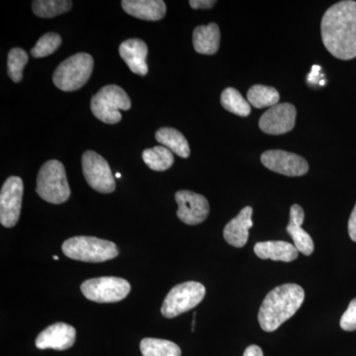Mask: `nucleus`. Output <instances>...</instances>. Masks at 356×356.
I'll return each mask as SVG.
<instances>
[{"label": "nucleus", "mask_w": 356, "mask_h": 356, "mask_svg": "<svg viewBox=\"0 0 356 356\" xmlns=\"http://www.w3.org/2000/svg\"><path fill=\"white\" fill-rule=\"evenodd\" d=\"M145 163L154 172H165L172 168L175 163L172 152L168 147L156 146L143 152Z\"/></svg>", "instance_id": "nucleus-21"}, {"label": "nucleus", "mask_w": 356, "mask_h": 356, "mask_svg": "<svg viewBox=\"0 0 356 356\" xmlns=\"http://www.w3.org/2000/svg\"><path fill=\"white\" fill-rule=\"evenodd\" d=\"M37 193L51 204H63L70 196L65 166L60 161L51 159L42 166L37 178Z\"/></svg>", "instance_id": "nucleus-4"}, {"label": "nucleus", "mask_w": 356, "mask_h": 356, "mask_svg": "<svg viewBox=\"0 0 356 356\" xmlns=\"http://www.w3.org/2000/svg\"><path fill=\"white\" fill-rule=\"evenodd\" d=\"M327 50L339 60L356 57V1L344 0L330 7L321 23Z\"/></svg>", "instance_id": "nucleus-1"}, {"label": "nucleus", "mask_w": 356, "mask_h": 356, "mask_svg": "<svg viewBox=\"0 0 356 356\" xmlns=\"http://www.w3.org/2000/svg\"><path fill=\"white\" fill-rule=\"evenodd\" d=\"M54 259H55V261H58V257H57V255H55V257H54Z\"/></svg>", "instance_id": "nucleus-34"}, {"label": "nucleus", "mask_w": 356, "mask_h": 356, "mask_svg": "<svg viewBox=\"0 0 356 356\" xmlns=\"http://www.w3.org/2000/svg\"><path fill=\"white\" fill-rule=\"evenodd\" d=\"M305 299L303 288L294 283L280 285L266 295L259 312V322L264 332L276 331L296 314Z\"/></svg>", "instance_id": "nucleus-2"}, {"label": "nucleus", "mask_w": 356, "mask_h": 356, "mask_svg": "<svg viewBox=\"0 0 356 356\" xmlns=\"http://www.w3.org/2000/svg\"><path fill=\"white\" fill-rule=\"evenodd\" d=\"M348 234L351 240L356 243V204L348 221Z\"/></svg>", "instance_id": "nucleus-31"}, {"label": "nucleus", "mask_w": 356, "mask_h": 356, "mask_svg": "<svg viewBox=\"0 0 356 356\" xmlns=\"http://www.w3.org/2000/svg\"><path fill=\"white\" fill-rule=\"evenodd\" d=\"M262 165L274 172L287 177H302L309 170V165L305 159L293 153L271 149L261 154Z\"/></svg>", "instance_id": "nucleus-12"}, {"label": "nucleus", "mask_w": 356, "mask_h": 356, "mask_svg": "<svg viewBox=\"0 0 356 356\" xmlns=\"http://www.w3.org/2000/svg\"><path fill=\"white\" fill-rule=\"evenodd\" d=\"M121 58L134 74L146 76L149 72L147 65V46L140 39H129L119 48Z\"/></svg>", "instance_id": "nucleus-15"}, {"label": "nucleus", "mask_w": 356, "mask_h": 356, "mask_svg": "<svg viewBox=\"0 0 356 356\" xmlns=\"http://www.w3.org/2000/svg\"><path fill=\"white\" fill-rule=\"evenodd\" d=\"M121 4L126 13L142 20L159 21L166 13L165 1L161 0H124Z\"/></svg>", "instance_id": "nucleus-17"}, {"label": "nucleus", "mask_w": 356, "mask_h": 356, "mask_svg": "<svg viewBox=\"0 0 356 356\" xmlns=\"http://www.w3.org/2000/svg\"><path fill=\"white\" fill-rule=\"evenodd\" d=\"M28 63L27 53L23 49H11L7 58V70L8 76L14 83H20L23 79V70Z\"/></svg>", "instance_id": "nucleus-27"}, {"label": "nucleus", "mask_w": 356, "mask_h": 356, "mask_svg": "<svg viewBox=\"0 0 356 356\" xmlns=\"http://www.w3.org/2000/svg\"><path fill=\"white\" fill-rule=\"evenodd\" d=\"M175 201L178 205L177 212L178 219L184 224H200L207 219L210 212L209 202L200 194L189 191H180L175 194Z\"/></svg>", "instance_id": "nucleus-11"}, {"label": "nucleus", "mask_w": 356, "mask_h": 356, "mask_svg": "<svg viewBox=\"0 0 356 356\" xmlns=\"http://www.w3.org/2000/svg\"><path fill=\"white\" fill-rule=\"evenodd\" d=\"M220 39L221 34L216 23L198 26L193 32V47L198 54L214 55L219 50Z\"/></svg>", "instance_id": "nucleus-19"}, {"label": "nucleus", "mask_w": 356, "mask_h": 356, "mask_svg": "<svg viewBox=\"0 0 356 356\" xmlns=\"http://www.w3.org/2000/svg\"><path fill=\"white\" fill-rule=\"evenodd\" d=\"M83 172L89 186L100 193H111L116 188L113 173L106 159L93 151L83 154Z\"/></svg>", "instance_id": "nucleus-9"}, {"label": "nucleus", "mask_w": 356, "mask_h": 356, "mask_svg": "<svg viewBox=\"0 0 356 356\" xmlns=\"http://www.w3.org/2000/svg\"><path fill=\"white\" fill-rule=\"evenodd\" d=\"M62 44V38L56 33H47L37 42L36 46L31 50V55L34 58H44L50 56L58 50Z\"/></svg>", "instance_id": "nucleus-28"}, {"label": "nucleus", "mask_w": 356, "mask_h": 356, "mask_svg": "<svg viewBox=\"0 0 356 356\" xmlns=\"http://www.w3.org/2000/svg\"><path fill=\"white\" fill-rule=\"evenodd\" d=\"M76 337V331L72 325L56 323L40 332L35 343L39 350H65L74 346Z\"/></svg>", "instance_id": "nucleus-14"}, {"label": "nucleus", "mask_w": 356, "mask_h": 356, "mask_svg": "<svg viewBox=\"0 0 356 356\" xmlns=\"http://www.w3.org/2000/svg\"><path fill=\"white\" fill-rule=\"evenodd\" d=\"M116 177L117 178H120L121 177V173L117 172L116 173Z\"/></svg>", "instance_id": "nucleus-33"}, {"label": "nucleus", "mask_w": 356, "mask_h": 356, "mask_svg": "<svg viewBox=\"0 0 356 356\" xmlns=\"http://www.w3.org/2000/svg\"><path fill=\"white\" fill-rule=\"evenodd\" d=\"M252 216V208L247 206L226 225L224 238L229 245L235 248L245 247L248 240V231L254 225Z\"/></svg>", "instance_id": "nucleus-16"}, {"label": "nucleus", "mask_w": 356, "mask_h": 356, "mask_svg": "<svg viewBox=\"0 0 356 356\" xmlns=\"http://www.w3.org/2000/svg\"><path fill=\"white\" fill-rule=\"evenodd\" d=\"M189 4L193 9H208L216 4L214 0H191Z\"/></svg>", "instance_id": "nucleus-30"}, {"label": "nucleus", "mask_w": 356, "mask_h": 356, "mask_svg": "<svg viewBox=\"0 0 356 356\" xmlns=\"http://www.w3.org/2000/svg\"><path fill=\"white\" fill-rule=\"evenodd\" d=\"M130 97L120 86L110 84L98 91L91 99L90 108L93 115L107 124H117L121 121L120 110L131 108Z\"/></svg>", "instance_id": "nucleus-5"}, {"label": "nucleus", "mask_w": 356, "mask_h": 356, "mask_svg": "<svg viewBox=\"0 0 356 356\" xmlns=\"http://www.w3.org/2000/svg\"><path fill=\"white\" fill-rule=\"evenodd\" d=\"M221 104L227 111L238 115V116L247 117L252 112L250 104L248 100H245L243 95L233 88H228L222 91Z\"/></svg>", "instance_id": "nucleus-24"}, {"label": "nucleus", "mask_w": 356, "mask_h": 356, "mask_svg": "<svg viewBox=\"0 0 356 356\" xmlns=\"http://www.w3.org/2000/svg\"><path fill=\"white\" fill-rule=\"evenodd\" d=\"M341 329L346 332L356 331V298L350 302L339 322Z\"/></svg>", "instance_id": "nucleus-29"}, {"label": "nucleus", "mask_w": 356, "mask_h": 356, "mask_svg": "<svg viewBox=\"0 0 356 356\" xmlns=\"http://www.w3.org/2000/svg\"><path fill=\"white\" fill-rule=\"evenodd\" d=\"M23 181L20 177L7 178L0 192V222L6 228H13L17 224L22 204Z\"/></svg>", "instance_id": "nucleus-10"}, {"label": "nucleus", "mask_w": 356, "mask_h": 356, "mask_svg": "<svg viewBox=\"0 0 356 356\" xmlns=\"http://www.w3.org/2000/svg\"><path fill=\"white\" fill-rule=\"evenodd\" d=\"M81 290L86 298L96 303H116L128 296L131 285L123 278L108 276L84 281Z\"/></svg>", "instance_id": "nucleus-8"}, {"label": "nucleus", "mask_w": 356, "mask_h": 356, "mask_svg": "<svg viewBox=\"0 0 356 356\" xmlns=\"http://www.w3.org/2000/svg\"><path fill=\"white\" fill-rule=\"evenodd\" d=\"M65 257L74 261L103 262L118 257L119 250L114 243L95 236H79L63 243Z\"/></svg>", "instance_id": "nucleus-3"}, {"label": "nucleus", "mask_w": 356, "mask_h": 356, "mask_svg": "<svg viewBox=\"0 0 356 356\" xmlns=\"http://www.w3.org/2000/svg\"><path fill=\"white\" fill-rule=\"evenodd\" d=\"M302 225L289 222L287 226V233L291 236L295 248L304 255H311L315 250L313 238L302 229Z\"/></svg>", "instance_id": "nucleus-26"}, {"label": "nucleus", "mask_w": 356, "mask_h": 356, "mask_svg": "<svg viewBox=\"0 0 356 356\" xmlns=\"http://www.w3.org/2000/svg\"><path fill=\"white\" fill-rule=\"evenodd\" d=\"M254 250L259 259H273L275 261H293L298 257L299 254L294 245L282 241L257 243Z\"/></svg>", "instance_id": "nucleus-18"}, {"label": "nucleus", "mask_w": 356, "mask_h": 356, "mask_svg": "<svg viewBox=\"0 0 356 356\" xmlns=\"http://www.w3.org/2000/svg\"><path fill=\"white\" fill-rule=\"evenodd\" d=\"M296 115L294 105L281 103L270 107L262 115L259 120V128L262 132L269 135H281L290 132L294 128Z\"/></svg>", "instance_id": "nucleus-13"}, {"label": "nucleus", "mask_w": 356, "mask_h": 356, "mask_svg": "<svg viewBox=\"0 0 356 356\" xmlns=\"http://www.w3.org/2000/svg\"><path fill=\"white\" fill-rule=\"evenodd\" d=\"M72 2L67 0H36L33 1V13L41 18H51L67 13Z\"/></svg>", "instance_id": "nucleus-25"}, {"label": "nucleus", "mask_w": 356, "mask_h": 356, "mask_svg": "<svg viewBox=\"0 0 356 356\" xmlns=\"http://www.w3.org/2000/svg\"><path fill=\"white\" fill-rule=\"evenodd\" d=\"M93 58L89 54L79 53L60 64L54 72L55 86L63 91H76L90 79Z\"/></svg>", "instance_id": "nucleus-6"}, {"label": "nucleus", "mask_w": 356, "mask_h": 356, "mask_svg": "<svg viewBox=\"0 0 356 356\" xmlns=\"http://www.w3.org/2000/svg\"><path fill=\"white\" fill-rule=\"evenodd\" d=\"M205 294V286L195 281L178 284L166 295L161 306V314L168 318L177 317L195 308L202 302Z\"/></svg>", "instance_id": "nucleus-7"}, {"label": "nucleus", "mask_w": 356, "mask_h": 356, "mask_svg": "<svg viewBox=\"0 0 356 356\" xmlns=\"http://www.w3.org/2000/svg\"><path fill=\"white\" fill-rule=\"evenodd\" d=\"M156 139L159 144L168 147L180 158L187 159L191 156L188 142L179 131L173 128H161L156 133Z\"/></svg>", "instance_id": "nucleus-20"}, {"label": "nucleus", "mask_w": 356, "mask_h": 356, "mask_svg": "<svg viewBox=\"0 0 356 356\" xmlns=\"http://www.w3.org/2000/svg\"><path fill=\"white\" fill-rule=\"evenodd\" d=\"M280 93L271 86L257 84L248 91V102L255 108L275 106L280 102Z\"/></svg>", "instance_id": "nucleus-23"}, {"label": "nucleus", "mask_w": 356, "mask_h": 356, "mask_svg": "<svg viewBox=\"0 0 356 356\" xmlns=\"http://www.w3.org/2000/svg\"><path fill=\"white\" fill-rule=\"evenodd\" d=\"M143 356H181V350L177 343L161 339L147 337L140 344Z\"/></svg>", "instance_id": "nucleus-22"}, {"label": "nucleus", "mask_w": 356, "mask_h": 356, "mask_svg": "<svg viewBox=\"0 0 356 356\" xmlns=\"http://www.w3.org/2000/svg\"><path fill=\"white\" fill-rule=\"evenodd\" d=\"M243 356H264V353H262V350L259 346L252 344L245 350Z\"/></svg>", "instance_id": "nucleus-32"}]
</instances>
